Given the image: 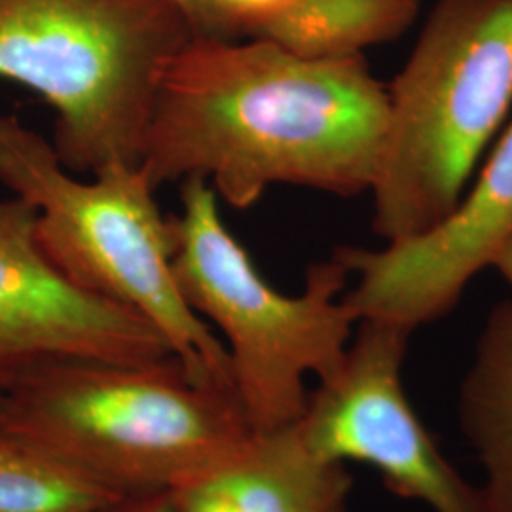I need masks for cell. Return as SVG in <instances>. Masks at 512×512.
<instances>
[{
	"instance_id": "obj_1",
	"label": "cell",
	"mask_w": 512,
	"mask_h": 512,
	"mask_svg": "<svg viewBox=\"0 0 512 512\" xmlns=\"http://www.w3.org/2000/svg\"><path fill=\"white\" fill-rule=\"evenodd\" d=\"M385 129L387 86L363 54L194 35L158 78L137 165L156 190L203 179L236 209L274 184L349 198L376 181Z\"/></svg>"
},
{
	"instance_id": "obj_2",
	"label": "cell",
	"mask_w": 512,
	"mask_h": 512,
	"mask_svg": "<svg viewBox=\"0 0 512 512\" xmlns=\"http://www.w3.org/2000/svg\"><path fill=\"white\" fill-rule=\"evenodd\" d=\"M0 427L120 495L202 482L253 433L234 391L175 357L37 366L0 395Z\"/></svg>"
},
{
	"instance_id": "obj_3",
	"label": "cell",
	"mask_w": 512,
	"mask_h": 512,
	"mask_svg": "<svg viewBox=\"0 0 512 512\" xmlns=\"http://www.w3.org/2000/svg\"><path fill=\"white\" fill-rule=\"evenodd\" d=\"M0 183L35 209L38 243L61 274L145 317L192 380L236 393L219 334L177 287L173 217L139 165L112 162L82 181L44 135L0 114Z\"/></svg>"
},
{
	"instance_id": "obj_4",
	"label": "cell",
	"mask_w": 512,
	"mask_h": 512,
	"mask_svg": "<svg viewBox=\"0 0 512 512\" xmlns=\"http://www.w3.org/2000/svg\"><path fill=\"white\" fill-rule=\"evenodd\" d=\"M512 110V0H439L387 86L372 230L425 234L461 202Z\"/></svg>"
},
{
	"instance_id": "obj_5",
	"label": "cell",
	"mask_w": 512,
	"mask_h": 512,
	"mask_svg": "<svg viewBox=\"0 0 512 512\" xmlns=\"http://www.w3.org/2000/svg\"><path fill=\"white\" fill-rule=\"evenodd\" d=\"M198 35L173 0H0V78L55 112L69 171L139 164L165 63Z\"/></svg>"
},
{
	"instance_id": "obj_6",
	"label": "cell",
	"mask_w": 512,
	"mask_h": 512,
	"mask_svg": "<svg viewBox=\"0 0 512 512\" xmlns=\"http://www.w3.org/2000/svg\"><path fill=\"white\" fill-rule=\"evenodd\" d=\"M181 203L173 217V275L184 302L228 351L251 431L291 425L306 410L308 376L334 374L357 329L342 298L349 272L332 255L308 268L302 293H279L224 224L211 184L186 179Z\"/></svg>"
},
{
	"instance_id": "obj_7",
	"label": "cell",
	"mask_w": 512,
	"mask_h": 512,
	"mask_svg": "<svg viewBox=\"0 0 512 512\" xmlns=\"http://www.w3.org/2000/svg\"><path fill=\"white\" fill-rule=\"evenodd\" d=\"M410 334L391 323L359 321L342 365L310 391L294 425L321 458L372 465L391 492L435 512H490L484 492L440 454L406 397Z\"/></svg>"
},
{
	"instance_id": "obj_8",
	"label": "cell",
	"mask_w": 512,
	"mask_h": 512,
	"mask_svg": "<svg viewBox=\"0 0 512 512\" xmlns=\"http://www.w3.org/2000/svg\"><path fill=\"white\" fill-rule=\"evenodd\" d=\"M169 357L145 317L76 287L55 268L29 203L0 198V395L52 361L143 365Z\"/></svg>"
},
{
	"instance_id": "obj_9",
	"label": "cell",
	"mask_w": 512,
	"mask_h": 512,
	"mask_svg": "<svg viewBox=\"0 0 512 512\" xmlns=\"http://www.w3.org/2000/svg\"><path fill=\"white\" fill-rule=\"evenodd\" d=\"M512 236V120L478 165L458 207L425 234L382 249L340 247L334 256L355 285L344 304L357 321L414 332L454 310Z\"/></svg>"
},
{
	"instance_id": "obj_10",
	"label": "cell",
	"mask_w": 512,
	"mask_h": 512,
	"mask_svg": "<svg viewBox=\"0 0 512 512\" xmlns=\"http://www.w3.org/2000/svg\"><path fill=\"white\" fill-rule=\"evenodd\" d=\"M202 482L228 495L239 512H348L353 488L346 463L315 454L294 423L253 431Z\"/></svg>"
},
{
	"instance_id": "obj_11",
	"label": "cell",
	"mask_w": 512,
	"mask_h": 512,
	"mask_svg": "<svg viewBox=\"0 0 512 512\" xmlns=\"http://www.w3.org/2000/svg\"><path fill=\"white\" fill-rule=\"evenodd\" d=\"M459 418L482 461L490 512H512V302L495 308L463 382Z\"/></svg>"
},
{
	"instance_id": "obj_12",
	"label": "cell",
	"mask_w": 512,
	"mask_h": 512,
	"mask_svg": "<svg viewBox=\"0 0 512 512\" xmlns=\"http://www.w3.org/2000/svg\"><path fill=\"white\" fill-rule=\"evenodd\" d=\"M420 0H293L260 40L308 57L365 54L401 37Z\"/></svg>"
},
{
	"instance_id": "obj_13",
	"label": "cell",
	"mask_w": 512,
	"mask_h": 512,
	"mask_svg": "<svg viewBox=\"0 0 512 512\" xmlns=\"http://www.w3.org/2000/svg\"><path fill=\"white\" fill-rule=\"evenodd\" d=\"M120 497L0 427V512H97Z\"/></svg>"
},
{
	"instance_id": "obj_14",
	"label": "cell",
	"mask_w": 512,
	"mask_h": 512,
	"mask_svg": "<svg viewBox=\"0 0 512 512\" xmlns=\"http://www.w3.org/2000/svg\"><path fill=\"white\" fill-rule=\"evenodd\" d=\"M293 0H213L224 38H260Z\"/></svg>"
},
{
	"instance_id": "obj_15",
	"label": "cell",
	"mask_w": 512,
	"mask_h": 512,
	"mask_svg": "<svg viewBox=\"0 0 512 512\" xmlns=\"http://www.w3.org/2000/svg\"><path fill=\"white\" fill-rule=\"evenodd\" d=\"M179 512H239L232 499L219 488L196 482L173 492Z\"/></svg>"
},
{
	"instance_id": "obj_16",
	"label": "cell",
	"mask_w": 512,
	"mask_h": 512,
	"mask_svg": "<svg viewBox=\"0 0 512 512\" xmlns=\"http://www.w3.org/2000/svg\"><path fill=\"white\" fill-rule=\"evenodd\" d=\"M97 512H179V507L173 492H148L124 495Z\"/></svg>"
},
{
	"instance_id": "obj_17",
	"label": "cell",
	"mask_w": 512,
	"mask_h": 512,
	"mask_svg": "<svg viewBox=\"0 0 512 512\" xmlns=\"http://www.w3.org/2000/svg\"><path fill=\"white\" fill-rule=\"evenodd\" d=\"M173 2H177L183 8L186 16L192 21V25H194L198 35L222 37L219 18H217L213 0H173Z\"/></svg>"
},
{
	"instance_id": "obj_18",
	"label": "cell",
	"mask_w": 512,
	"mask_h": 512,
	"mask_svg": "<svg viewBox=\"0 0 512 512\" xmlns=\"http://www.w3.org/2000/svg\"><path fill=\"white\" fill-rule=\"evenodd\" d=\"M490 268H495L512 285V236L497 249Z\"/></svg>"
}]
</instances>
